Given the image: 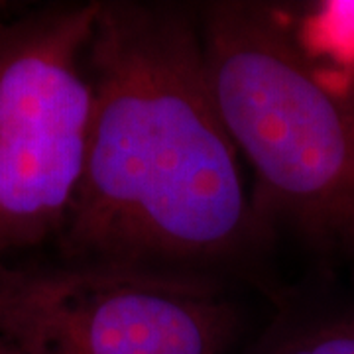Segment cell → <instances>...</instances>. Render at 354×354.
Returning <instances> with one entry per match:
<instances>
[{"label":"cell","instance_id":"277c9868","mask_svg":"<svg viewBox=\"0 0 354 354\" xmlns=\"http://www.w3.org/2000/svg\"><path fill=\"white\" fill-rule=\"evenodd\" d=\"M242 329L228 279L51 252L0 264V335L28 354H230Z\"/></svg>","mask_w":354,"mask_h":354},{"label":"cell","instance_id":"5b68a950","mask_svg":"<svg viewBox=\"0 0 354 354\" xmlns=\"http://www.w3.org/2000/svg\"><path fill=\"white\" fill-rule=\"evenodd\" d=\"M248 354H354V301L288 307Z\"/></svg>","mask_w":354,"mask_h":354},{"label":"cell","instance_id":"3957f363","mask_svg":"<svg viewBox=\"0 0 354 354\" xmlns=\"http://www.w3.org/2000/svg\"><path fill=\"white\" fill-rule=\"evenodd\" d=\"M0 2V264L53 250L75 205L93 116L97 2Z\"/></svg>","mask_w":354,"mask_h":354},{"label":"cell","instance_id":"6da1fadb","mask_svg":"<svg viewBox=\"0 0 354 354\" xmlns=\"http://www.w3.org/2000/svg\"><path fill=\"white\" fill-rule=\"evenodd\" d=\"M88 73L87 160L51 254L246 276L274 241L211 93L197 8L97 2Z\"/></svg>","mask_w":354,"mask_h":354},{"label":"cell","instance_id":"8992f818","mask_svg":"<svg viewBox=\"0 0 354 354\" xmlns=\"http://www.w3.org/2000/svg\"><path fill=\"white\" fill-rule=\"evenodd\" d=\"M297 38L311 59H327L330 71L354 81V2L330 0L305 16Z\"/></svg>","mask_w":354,"mask_h":354},{"label":"cell","instance_id":"ba28073f","mask_svg":"<svg viewBox=\"0 0 354 354\" xmlns=\"http://www.w3.org/2000/svg\"><path fill=\"white\" fill-rule=\"evenodd\" d=\"M344 244H351V246H354V221H353V225H351V228H348V234H346V241H344Z\"/></svg>","mask_w":354,"mask_h":354},{"label":"cell","instance_id":"7a4b0ae2","mask_svg":"<svg viewBox=\"0 0 354 354\" xmlns=\"http://www.w3.org/2000/svg\"><path fill=\"white\" fill-rule=\"evenodd\" d=\"M211 93L252 174L266 234L346 241L354 221V81L319 65L281 10L264 2L197 8Z\"/></svg>","mask_w":354,"mask_h":354},{"label":"cell","instance_id":"52a82bcc","mask_svg":"<svg viewBox=\"0 0 354 354\" xmlns=\"http://www.w3.org/2000/svg\"><path fill=\"white\" fill-rule=\"evenodd\" d=\"M0 354H28L24 348H20L18 344H14L12 341H8V339H4L2 335H0Z\"/></svg>","mask_w":354,"mask_h":354}]
</instances>
